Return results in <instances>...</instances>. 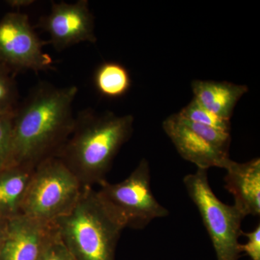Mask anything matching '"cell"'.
Returning a JSON list of instances; mask_svg holds the SVG:
<instances>
[{
	"instance_id": "obj_3",
	"label": "cell",
	"mask_w": 260,
	"mask_h": 260,
	"mask_svg": "<svg viewBox=\"0 0 260 260\" xmlns=\"http://www.w3.org/2000/svg\"><path fill=\"white\" fill-rule=\"evenodd\" d=\"M54 225L77 260H114L116 244L125 229L92 187H83L73 209Z\"/></svg>"
},
{
	"instance_id": "obj_19",
	"label": "cell",
	"mask_w": 260,
	"mask_h": 260,
	"mask_svg": "<svg viewBox=\"0 0 260 260\" xmlns=\"http://www.w3.org/2000/svg\"><path fill=\"white\" fill-rule=\"evenodd\" d=\"M242 235L247 237V242L239 244L240 252H245L251 260H260V225L254 231L249 233L242 232Z\"/></svg>"
},
{
	"instance_id": "obj_13",
	"label": "cell",
	"mask_w": 260,
	"mask_h": 260,
	"mask_svg": "<svg viewBox=\"0 0 260 260\" xmlns=\"http://www.w3.org/2000/svg\"><path fill=\"white\" fill-rule=\"evenodd\" d=\"M34 169L13 166L0 170V218L9 220L22 215Z\"/></svg>"
},
{
	"instance_id": "obj_18",
	"label": "cell",
	"mask_w": 260,
	"mask_h": 260,
	"mask_svg": "<svg viewBox=\"0 0 260 260\" xmlns=\"http://www.w3.org/2000/svg\"><path fill=\"white\" fill-rule=\"evenodd\" d=\"M39 260H77L55 232L44 248Z\"/></svg>"
},
{
	"instance_id": "obj_12",
	"label": "cell",
	"mask_w": 260,
	"mask_h": 260,
	"mask_svg": "<svg viewBox=\"0 0 260 260\" xmlns=\"http://www.w3.org/2000/svg\"><path fill=\"white\" fill-rule=\"evenodd\" d=\"M191 86L197 102L227 120H231L237 103L249 90L245 85L213 80H195Z\"/></svg>"
},
{
	"instance_id": "obj_7",
	"label": "cell",
	"mask_w": 260,
	"mask_h": 260,
	"mask_svg": "<svg viewBox=\"0 0 260 260\" xmlns=\"http://www.w3.org/2000/svg\"><path fill=\"white\" fill-rule=\"evenodd\" d=\"M162 126L179 155L198 169H223L230 159L229 132L187 120L178 113L166 119Z\"/></svg>"
},
{
	"instance_id": "obj_21",
	"label": "cell",
	"mask_w": 260,
	"mask_h": 260,
	"mask_svg": "<svg viewBox=\"0 0 260 260\" xmlns=\"http://www.w3.org/2000/svg\"><path fill=\"white\" fill-rule=\"evenodd\" d=\"M9 4L11 5L13 7H15V8H20V7H25L27 5H30L34 3V1H31V0H19V1H11L8 2Z\"/></svg>"
},
{
	"instance_id": "obj_16",
	"label": "cell",
	"mask_w": 260,
	"mask_h": 260,
	"mask_svg": "<svg viewBox=\"0 0 260 260\" xmlns=\"http://www.w3.org/2000/svg\"><path fill=\"white\" fill-rule=\"evenodd\" d=\"M18 97L14 73L0 63V113L14 112Z\"/></svg>"
},
{
	"instance_id": "obj_20",
	"label": "cell",
	"mask_w": 260,
	"mask_h": 260,
	"mask_svg": "<svg viewBox=\"0 0 260 260\" xmlns=\"http://www.w3.org/2000/svg\"><path fill=\"white\" fill-rule=\"evenodd\" d=\"M8 220L0 218V252L3 248L5 237H6L7 229H8Z\"/></svg>"
},
{
	"instance_id": "obj_15",
	"label": "cell",
	"mask_w": 260,
	"mask_h": 260,
	"mask_svg": "<svg viewBox=\"0 0 260 260\" xmlns=\"http://www.w3.org/2000/svg\"><path fill=\"white\" fill-rule=\"evenodd\" d=\"M184 119L203 125L231 133V120L219 117L202 107L194 99L178 113Z\"/></svg>"
},
{
	"instance_id": "obj_10",
	"label": "cell",
	"mask_w": 260,
	"mask_h": 260,
	"mask_svg": "<svg viewBox=\"0 0 260 260\" xmlns=\"http://www.w3.org/2000/svg\"><path fill=\"white\" fill-rule=\"evenodd\" d=\"M55 232L54 223L20 215L8 220L0 260H39Z\"/></svg>"
},
{
	"instance_id": "obj_5",
	"label": "cell",
	"mask_w": 260,
	"mask_h": 260,
	"mask_svg": "<svg viewBox=\"0 0 260 260\" xmlns=\"http://www.w3.org/2000/svg\"><path fill=\"white\" fill-rule=\"evenodd\" d=\"M188 195L196 205L209 234L217 260H239V239L245 218L235 205H228L214 194L208 170L198 169L183 179Z\"/></svg>"
},
{
	"instance_id": "obj_8",
	"label": "cell",
	"mask_w": 260,
	"mask_h": 260,
	"mask_svg": "<svg viewBox=\"0 0 260 260\" xmlns=\"http://www.w3.org/2000/svg\"><path fill=\"white\" fill-rule=\"evenodd\" d=\"M45 42L30 25L28 15L13 12L0 20V63L13 73L52 69L53 60L43 50Z\"/></svg>"
},
{
	"instance_id": "obj_4",
	"label": "cell",
	"mask_w": 260,
	"mask_h": 260,
	"mask_svg": "<svg viewBox=\"0 0 260 260\" xmlns=\"http://www.w3.org/2000/svg\"><path fill=\"white\" fill-rule=\"evenodd\" d=\"M83 189L78 178L60 159H47L34 169L22 215L54 223L73 209Z\"/></svg>"
},
{
	"instance_id": "obj_9",
	"label": "cell",
	"mask_w": 260,
	"mask_h": 260,
	"mask_svg": "<svg viewBox=\"0 0 260 260\" xmlns=\"http://www.w3.org/2000/svg\"><path fill=\"white\" fill-rule=\"evenodd\" d=\"M49 34L51 45L61 51L80 43L96 42L95 18L87 0L75 3H52L50 13L39 20Z\"/></svg>"
},
{
	"instance_id": "obj_6",
	"label": "cell",
	"mask_w": 260,
	"mask_h": 260,
	"mask_svg": "<svg viewBox=\"0 0 260 260\" xmlns=\"http://www.w3.org/2000/svg\"><path fill=\"white\" fill-rule=\"evenodd\" d=\"M98 192L114 212L125 228L143 229L156 218L169 215V211L155 199L150 187V170L143 158L124 180L105 181Z\"/></svg>"
},
{
	"instance_id": "obj_17",
	"label": "cell",
	"mask_w": 260,
	"mask_h": 260,
	"mask_svg": "<svg viewBox=\"0 0 260 260\" xmlns=\"http://www.w3.org/2000/svg\"><path fill=\"white\" fill-rule=\"evenodd\" d=\"M14 112L0 113V170L8 166L11 152Z\"/></svg>"
},
{
	"instance_id": "obj_14",
	"label": "cell",
	"mask_w": 260,
	"mask_h": 260,
	"mask_svg": "<svg viewBox=\"0 0 260 260\" xmlns=\"http://www.w3.org/2000/svg\"><path fill=\"white\" fill-rule=\"evenodd\" d=\"M93 81L97 91L109 99L123 96L132 85L128 70L115 61H106L101 64L95 70Z\"/></svg>"
},
{
	"instance_id": "obj_11",
	"label": "cell",
	"mask_w": 260,
	"mask_h": 260,
	"mask_svg": "<svg viewBox=\"0 0 260 260\" xmlns=\"http://www.w3.org/2000/svg\"><path fill=\"white\" fill-rule=\"evenodd\" d=\"M224 169L225 187L234 196V205L244 217L260 214V159L237 162L229 159Z\"/></svg>"
},
{
	"instance_id": "obj_2",
	"label": "cell",
	"mask_w": 260,
	"mask_h": 260,
	"mask_svg": "<svg viewBox=\"0 0 260 260\" xmlns=\"http://www.w3.org/2000/svg\"><path fill=\"white\" fill-rule=\"evenodd\" d=\"M134 117L130 114L85 109L75 116L73 133L56 157L83 187L101 185L107 181L119 150L131 138Z\"/></svg>"
},
{
	"instance_id": "obj_1",
	"label": "cell",
	"mask_w": 260,
	"mask_h": 260,
	"mask_svg": "<svg viewBox=\"0 0 260 260\" xmlns=\"http://www.w3.org/2000/svg\"><path fill=\"white\" fill-rule=\"evenodd\" d=\"M78 87L59 88L41 82L18 105L13 120L8 167L35 169L57 156L74 129L73 103Z\"/></svg>"
}]
</instances>
